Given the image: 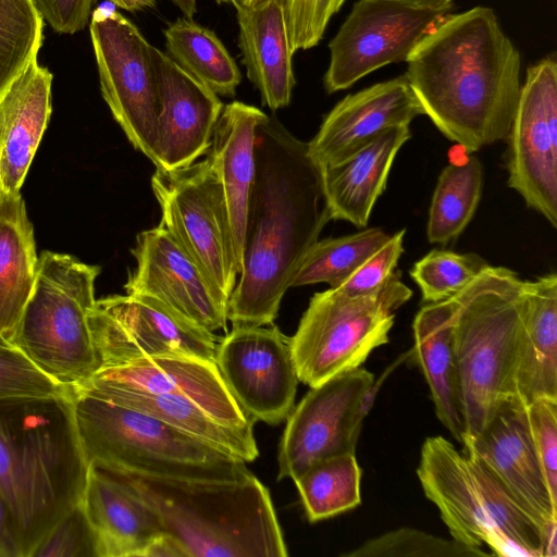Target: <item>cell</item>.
Listing matches in <instances>:
<instances>
[{"label": "cell", "instance_id": "cell-1", "mask_svg": "<svg viewBox=\"0 0 557 557\" xmlns=\"http://www.w3.org/2000/svg\"><path fill=\"white\" fill-rule=\"evenodd\" d=\"M330 220L322 168L308 143L267 116L256 131L242 271L227 306L233 325L274 322L294 272Z\"/></svg>", "mask_w": 557, "mask_h": 557}, {"label": "cell", "instance_id": "cell-2", "mask_svg": "<svg viewBox=\"0 0 557 557\" xmlns=\"http://www.w3.org/2000/svg\"><path fill=\"white\" fill-rule=\"evenodd\" d=\"M406 62L423 114L449 140L474 152L507 137L521 58L491 8L449 13Z\"/></svg>", "mask_w": 557, "mask_h": 557}, {"label": "cell", "instance_id": "cell-3", "mask_svg": "<svg viewBox=\"0 0 557 557\" xmlns=\"http://www.w3.org/2000/svg\"><path fill=\"white\" fill-rule=\"evenodd\" d=\"M72 391L0 399V498L20 557L83 500L90 465Z\"/></svg>", "mask_w": 557, "mask_h": 557}, {"label": "cell", "instance_id": "cell-4", "mask_svg": "<svg viewBox=\"0 0 557 557\" xmlns=\"http://www.w3.org/2000/svg\"><path fill=\"white\" fill-rule=\"evenodd\" d=\"M99 469L157 512L184 557L288 555L269 490L253 474L200 480Z\"/></svg>", "mask_w": 557, "mask_h": 557}, {"label": "cell", "instance_id": "cell-5", "mask_svg": "<svg viewBox=\"0 0 557 557\" xmlns=\"http://www.w3.org/2000/svg\"><path fill=\"white\" fill-rule=\"evenodd\" d=\"M523 282L507 268L487 265L453 297L465 438L480 433L503 403L518 398L516 368L523 326Z\"/></svg>", "mask_w": 557, "mask_h": 557}, {"label": "cell", "instance_id": "cell-6", "mask_svg": "<svg viewBox=\"0 0 557 557\" xmlns=\"http://www.w3.org/2000/svg\"><path fill=\"white\" fill-rule=\"evenodd\" d=\"M82 445L89 465L138 474L240 480L246 461L146 412L72 387Z\"/></svg>", "mask_w": 557, "mask_h": 557}, {"label": "cell", "instance_id": "cell-7", "mask_svg": "<svg viewBox=\"0 0 557 557\" xmlns=\"http://www.w3.org/2000/svg\"><path fill=\"white\" fill-rule=\"evenodd\" d=\"M417 475L451 537L494 556L542 557L543 533L485 466L443 436L425 438Z\"/></svg>", "mask_w": 557, "mask_h": 557}, {"label": "cell", "instance_id": "cell-8", "mask_svg": "<svg viewBox=\"0 0 557 557\" xmlns=\"http://www.w3.org/2000/svg\"><path fill=\"white\" fill-rule=\"evenodd\" d=\"M99 273V267L71 255L41 252L12 339L40 370L69 387L83 386L100 369L88 324Z\"/></svg>", "mask_w": 557, "mask_h": 557}, {"label": "cell", "instance_id": "cell-9", "mask_svg": "<svg viewBox=\"0 0 557 557\" xmlns=\"http://www.w3.org/2000/svg\"><path fill=\"white\" fill-rule=\"evenodd\" d=\"M411 296L398 270L375 293L350 295L334 287L315 293L289 337L299 382L314 387L361 367L388 343L395 312Z\"/></svg>", "mask_w": 557, "mask_h": 557}, {"label": "cell", "instance_id": "cell-10", "mask_svg": "<svg viewBox=\"0 0 557 557\" xmlns=\"http://www.w3.org/2000/svg\"><path fill=\"white\" fill-rule=\"evenodd\" d=\"M151 188L160 225L230 299L239 271L224 190L208 158L182 169H157Z\"/></svg>", "mask_w": 557, "mask_h": 557}, {"label": "cell", "instance_id": "cell-11", "mask_svg": "<svg viewBox=\"0 0 557 557\" xmlns=\"http://www.w3.org/2000/svg\"><path fill=\"white\" fill-rule=\"evenodd\" d=\"M89 33L102 98L134 148L156 164L158 90L152 46L115 10L95 9Z\"/></svg>", "mask_w": 557, "mask_h": 557}, {"label": "cell", "instance_id": "cell-12", "mask_svg": "<svg viewBox=\"0 0 557 557\" xmlns=\"http://www.w3.org/2000/svg\"><path fill=\"white\" fill-rule=\"evenodd\" d=\"M88 324L100 369L162 357L214 361V333L148 295L96 299L88 312Z\"/></svg>", "mask_w": 557, "mask_h": 557}, {"label": "cell", "instance_id": "cell-13", "mask_svg": "<svg viewBox=\"0 0 557 557\" xmlns=\"http://www.w3.org/2000/svg\"><path fill=\"white\" fill-rule=\"evenodd\" d=\"M449 13L405 0H358L329 44L326 91L344 90L384 65L406 61Z\"/></svg>", "mask_w": 557, "mask_h": 557}, {"label": "cell", "instance_id": "cell-14", "mask_svg": "<svg viewBox=\"0 0 557 557\" xmlns=\"http://www.w3.org/2000/svg\"><path fill=\"white\" fill-rule=\"evenodd\" d=\"M508 185L557 227V63L529 66L506 137Z\"/></svg>", "mask_w": 557, "mask_h": 557}, {"label": "cell", "instance_id": "cell-15", "mask_svg": "<svg viewBox=\"0 0 557 557\" xmlns=\"http://www.w3.org/2000/svg\"><path fill=\"white\" fill-rule=\"evenodd\" d=\"M374 375L359 367L310 387L287 417L277 451V480L295 481L314 463L355 453L364 417L361 399Z\"/></svg>", "mask_w": 557, "mask_h": 557}, {"label": "cell", "instance_id": "cell-16", "mask_svg": "<svg viewBox=\"0 0 557 557\" xmlns=\"http://www.w3.org/2000/svg\"><path fill=\"white\" fill-rule=\"evenodd\" d=\"M214 361L235 401L251 420L276 425L287 419L299 379L289 337L276 325H233L218 341Z\"/></svg>", "mask_w": 557, "mask_h": 557}, {"label": "cell", "instance_id": "cell-17", "mask_svg": "<svg viewBox=\"0 0 557 557\" xmlns=\"http://www.w3.org/2000/svg\"><path fill=\"white\" fill-rule=\"evenodd\" d=\"M132 253L126 294L154 297L212 333L226 330L228 299L162 225L140 232Z\"/></svg>", "mask_w": 557, "mask_h": 557}, {"label": "cell", "instance_id": "cell-18", "mask_svg": "<svg viewBox=\"0 0 557 557\" xmlns=\"http://www.w3.org/2000/svg\"><path fill=\"white\" fill-rule=\"evenodd\" d=\"M462 445V450L485 466L542 533L557 523V503L533 444L527 406L520 399L503 403L482 431L465 438Z\"/></svg>", "mask_w": 557, "mask_h": 557}, {"label": "cell", "instance_id": "cell-19", "mask_svg": "<svg viewBox=\"0 0 557 557\" xmlns=\"http://www.w3.org/2000/svg\"><path fill=\"white\" fill-rule=\"evenodd\" d=\"M152 61L158 90L154 165L165 171L186 168L208 153L224 104L215 92L156 47Z\"/></svg>", "mask_w": 557, "mask_h": 557}, {"label": "cell", "instance_id": "cell-20", "mask_svg": "<svg viewBox=\"0 0 557 557\" xmlns=\"http://www.w3.org/2000/svg\"><path fill=\"white\" fill-rule=\"evenodd\" d=\"M113 387L187 398L226 425L253 431L255 421L238 406L214 361L193 357L140 359L100 369L81 387Z\"/></svg>", "mask_w": 557, "mask_h": 557}, {"label": "cell", "instance_id": "cell-21", "mask_svg": "<svg viewBox=\"0 0 557 557\" xmlns=\"http://www.w3.org/2000/svg\"><path fill=\"white\" fill-rule=\"evenodd\" d=\"M423 111L405 76L377 83L342 99L308 143L321 166L336 164L389 127L409 125Z\"/></svg>", "mask_w": 557, "mask_h": 557}, {"label": "cell", "instance_id": "cell-22", "mask_svg": "<svg viewBox=\"0 0 557 557\" xmlns=\"http://www.w3.org/2000/svg\"><path fill=\"white\" fill-rule=\"evenodd\" d=\"M52 73L34 60L0 98V190L17 194L52 113Z\"/></svg>", "mask_w": 557, "mask_h": 557}, {"label": "cell", "instance_id": "cell-23", "mask_svg": "<svg viewBox=\"0 0 557 557\" xmlns=\"http://www.w3.org/2000/svg\"><path fill=\"white\" fill-rule=\"evenodd\" d=\"M82 505L99 557H146L165 535L159 516L143 498L91 465Z\"/></svg>", "mask_w": 557, "mask_h": 557}, {"label": "cell", "instance_id": "cell-24", "mask_svg": "<svg viewBox=\"0 0 557 557\" xmlns=\"http://www.w3.org/2000/svg\"><path fill=\"white\" fill-rule=\"evenodd\" d=\"M238 47L249 81L271 110L289 104L295 86L284 0L235 4Z\"/></svg>", "mask_w": 557, "mask_h": 557}, {"label": "cell", "instance_id": "cell-25", "mask_svg": "<svg viewBox=\"0 0 557 557\" xmlns=\"http://www.w3.org/2000/svg\"><path fill=\"white\" fill-rule=\"evenodd\" d=\"M267 116L257 107L240 101L225 104L207 157L224 190L239 273L248 199L255 176L256 131Z\"/></svg>", "mask_w": 557, "mask_h": 557}, {"label": "cell", "instance_id": "cell-26", "mask_svg": "<svg viewBox=\"0 0 557 557\" xmlns=\"http://www.w3.org/2000/svg\"><path fill=\"white\" fill-rule=\"evenodd\" d=\"M410 136L409 125L389 127L347 159L322 168L331 220L368 225L394 159Z\"/></svg>", "mask_w": 557, "mask_h": 557}, {"label": "cell", "instance_id": "cell-27", "mask_svg": "<svg viewBox=\"0 0 557 557\" xmlns=\"http://www.w3.org/2000/svg\"><path fill=\"white\" fill-rule=\"evenodd\" d=\"M523 326L516 368V394L522 404L557 400V275L523 282Z\"/></svg>", "mask_w": 557, "mask_h": 557}, {"label": "cell", "instance_id": "cell-28", "mask_svg": "<svg viewBox=\"0 0 557 557\" xmlns=\"http://www.w3.org/2000/svg\"><path fill=\"white\" fill-rule=\"evenodd\" d=\"M455 301L429 302L412 323V355L429 385L437 419L462 443L466 424L454 351Z\"/></svg>", "mask_w": 557, "mask_h": 557}, {"label": "cell", "instance_id": "cell-29", "mask_svg": "<svg viewBox=\"0 0 557 557\" xmlns=\"http://www.w3.org/2000/svg\"><path fill=\"white\" fill-rule=\"evenodd\" d=\"M38 268L34 228L20 193L0 190V334L10 343Z\"/></svg>", "mask_w": 557, "mask_h": 557}, {"label": "cell", "instance_id": "cell-30", "mask_svg": "<svg viewBox=\"0 0 557 557\" xmlns=\"http://www.w3.org/2000/svg\"><path fill=\"white\" fill-rule=\"evenodd\" d=\"M79 389L146 412L220 450L239 457L246 462H251L259 456L253 431L221 423L187 398L113 387Z\"/></svg>", "mask_w": 557, "mask_h": 557}, {"label": "cell", "instance_id": "cell-31", "mask_svg": "<svg viewBox=\"0 0 557 557\" xmlns=\"http://www.w3.org/2000/svg\"><path fill=\"white\" fill-rule=\"evenodd\" d=\"M168 55L218 96L233 97L242 81L239 69L214 32L187 18L164 30Z\"/></svg>", "mask_w": 557, "mask_h": 557}, {"label": "cell", "instance_id": "cell-32", "mask_svg": "<svg viewBox=\"0 0 557 557\" xmlns=\"http://www.w3.org/2000/svg\"><path fill=\"white\" fill-rule=\"evenodd\" d=\"M482 185V164L474 156L443 169L429 210L430 243L446 244L462 233L478 208Z\"/></svg>", "mask_w": 557, "mask_h": 557}, {"label": "cell", "instance_id": "cell-33", "mask_svg": "<svg viewBox=\"0 0 557 557\" xmlns=\"http://www.w3.org/2000/svg\"><path fill=\"white\" fill-rule=\"evenodd\" d=\"M361 468L355 453L323 459L294 482L310 522L327 519L360 505Z\"/></svg>", "mask_w": 557, "mask_h": 557}, {"label": "cell", "instance_id": "cell-34", "mask_svg": "<svg viewBox=\"0 0 557 557\" xmlns=\"http://www.w3.org/2000/svg\"><path fill=\"white\" fill-rule=\"evenodd\" d=\"M373 227L350 235L317 240L294 272L289 287L326 283L337 287L388 238Z\"/></svg>", "mask_w": 557, "mask_h": 557}, {"label": "cell", "instance_id": "cell-35", "mask_svg": "<svg viewBox=\"0 0 557 557\" xmlns=\"http://www.w3.org/2000/svg\"><path fill=\"white\" fill-rule=\"evenodd\" d=\"M44 26L35 0H0V98L37 59Z\"/></svg>", "mask_w": 557, "mask_h": 557}, {"label": "cell", "instance_id": "cell-36", "mask_svg": "<svg viewBox=\"0 0 557 557\" xmlns=\"http://www.w3.org/2000/svg\"><path fill=\"white\" fill-rule=\"evenodd\" d=\"M487 265L475 253L432 250L413 264L410 276L424 301L437 302L456 296Z\"/></svg>", "mask_w": 557, "mask_h": 557}, {"label": "cell", "instance_id": "cell-37", "mask_svg": "<svg viewBox=\"0 0 557 557\" xmlns=\"http://www.w3.org/2000/svg\"><path fill=\"white\" fill-rule=\"evenodd\" d=\"M345 557H488L480 547L435 536L422 530L399 528L366 541Z\"/></svg>", "mask_w": 557, "mask_h": 557}, {"label": "cell", "instance_id": "cell-38", "mask_svg": "<svg viewBox=\"0 0 557 557\" xmlns=\"http://www.w3.org/2000/svg\"><path fill=\"white\" fill-rule=\"evenodd\" d=\"M71 389L40 370L17 346L0 342V399L58 395Z\"/></svg>", "mask_w": 557, "mask_h": 557}, {"label": "cell", "instance_id": "cell-39", "mask_svg": "<svg viewBox=\"0 0 557 557\" xmlns=\"http://www.w3.org/2000/svg\"><path fill=\"white\" fill-rule=\"evenodd\" d=\"M32 557H99L97 539L82 503L52 529Z\"/></svg>", "mask_w": 557, "mask_h": 557}, {"label": "cell", "instance_id": "cell-40", "mask_svg": "<svg viewBox=\"0 0 557 557\" xmlns=\"http://www.w3.org/2000/svg\"><path fill=\"white\" fill-rule=\"evenodd\" d=\"M346 0H284L292 52L308 50L323 38L330 20Z\"/></svg>", "mask_w": 557, "mask_h": 557}, {"label": "cell", "instance_id": "cell-41", "mask_svg": "<svg viewBox=\"0 0 557 557\" xmlns=\"http://www.w3.org/2000/svg\"><path fill=\"white\" fill-rule=\"evenodd\" d=\"M527 416L550 495L557 503V400L537 399L527 406Z\"/></svg>", "mask_w": 557, "mask_h": 557}, {"label": "cell", "instance_id": "cell-42", "mask_svg": "<svg viewBox=\"0 0 557 557\" xmlns=\"http://www.w3.org/2000/svg\"><path fill=\"white\" fill-rule=\"evenodd\" d=\"M405 230L398 231L373 252L350 276L337 287L350 295H366L381 289L396 272L404 251Z\"/></svg>", "mask_w": 557, "mask_h": 557}, {"label": "cell", "instance_id": "cell-43", "mask_svg": "<svg viewBox=\"0 0 557 557\" xmlns=\"http://www.w3.org/2000/svg\"><path fill=\"white\" fill-rule=\"evenodd\" d=\"M97 0H35L44 21L59 34L83 30Z\"/></svg>", "mask_w": 557, "mask_h": 557}, {"label": "cell", "instance_id": "cell-44", "mask_svg": "<svg viewBox=\"0 0 557 557\" xmlns=\"http://www.w3.org/2000/svg\"><path fill=\"white\" fill-rule=\"evenodd\" d=\"M412 354L410 349L407 352L398 356L382 373L377 379H374L370 386L364 392L361 399V413L366 418L369 411L371 410L374 400L380 392L381 386L384 384L386 379L403 363L405 362Z\"/></svg>", "mask_w": 557, "mask_h": 557}, {"label": "cell", "instance_id": "cell-45", "mask_svg": "<svg viewBox=\"0 0 557 557\" xmlns=\"http://www.w3.org/2000/svg\"><path fill=\"white\" fill-rule=\"evenodd\" d=\"M0 557H20L9 519L0 498Z\"/></svg>", "mask_w": 557, "mask_h": 557}, {"label": "cell", "instance_id": "cell-46", "mask_svg": "<svg viewBox=\"0 0 557 557\" xmlns=\"http://www.w3.org/2000/svg\"><path fill=\"white\" fill-rule=\"evenodd\" d=\"M127 12H137L156 8V0H108Z\"/></svg>", "mask_w": 557, "mask_h": 557}, {"label": "cell", "instance_id": "cell-47", "mask_svg": "<svg viewBox=\"0 0 557 557\" xmlns=\"http://www.w3.org/2000/svg\"><path fill=\"white\" fill-rule=\"evenodd\" d=\"M417 7L438 11V12H450L453 8V0H405Z\"/></svg>", "mask_w": 557, "mask_h": 557}, {"label": "cell", "instance_id": "cell-48", "mask_svg": "<svg viewBox=\"0 0 557 557\" xmlns=\"http://www.w3.org/2000/svg\"><path fill=\"white\" fill-rule=\"evenodd\" d=\"M184 14L185 18L193 21L197 13V0H171Z\"/></svg>", "mask_w": 557, "mask_h": 557}, {"label": "cell", "instance_id": "cell-49", "mask_svg": "<svg viewBox=\"0 0 557 557\" xmlns=\"http://www.w3.org/2000/svg\"><path fill=\"white\" fill-rule=\"evenodd\" d=\"M256 1L257 0H232L231 3L233 5H235V4H250V3H253Z\"/></svg>", "mask_w": 557, "mask_h": 557}, {"label": "cell", "instance_id": "cell-50", "mask_svg": "<svg viewBox=\"0 0 557 557\" xmlns=\"http://www.w3.org/2000/svg\"><path fill=\"white\" fill-rule=\"evenodd\" d=\"M218 3H231L232 0H215Z\"/></svg>", "mask_w": 557, "mask_h": 557}, {"label": "cell", "instance_id": "cell-51", "mask_svg": "<svg viewBox=\"0 0 557 557\" xmlns=\"http://www.w3.org/2000/svg\"><path fill=\"white\" fill-rule=\"evenodd\" d=\"M0 342L1 343H10L9 341H7L1 334H0Z\"/></svg>", "mask_w": 557, "mask_h": 557}]
</instances>
